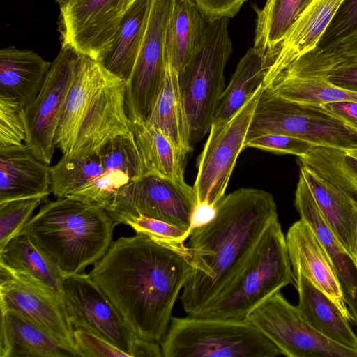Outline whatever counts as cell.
<instances>
[{
  "label": "cell",
  "instance_id": "cell-11",
  "mask_svg": "<svg viewBox=\"0 0 357 357\" xmlns=\"http://www.w3.org/2000/svg\"><path fill=\"white\" fill-rule=\"evenodd\" d=\"M0 308L36 324L72 356H79L74 328L64 301L46 284L1 263Z\"/></svg>",
  "mask_w": 357,
  "mask_h": 357
},
{
  "label": "cell",
  "instance_id": "cell-14",
  "mask_svg": "<svg viewBox=\"0 0 357 357\" xmlns=\"http://www.w3.org/2000/svg\"><path fill=\"white\" fill-rule=\"evenodd\" d=\"M137 0H68L59 6L61 46L99 60L112 47L125 15Z\"/></svg>",
  "mask_w": 357,
  "mask_h": 357
},
{
  "label": "cell",
  "instance_id": "cell-34",
  "mask_svg": "<svg viewBox=\"0 0 357 357\" xmlns=\"http://www.w3.org/2000/svg\"><path fill=\"white\" fill-rule=\"evenodd\" d=\"M262 86L275 95L299 102H357V92L335 87L317 77L277 75Z\"/></svg>",
  "mask_w": 357,
  "mask_h": 357
},
{
  "label": "cell",
  "instance_id": "cell-46",
  "mask_svg": "<svg viewBox=\"0 0 357 357\" xmlns=\"http://www.w3.org/2000/svg\"><path fill=\"white\" fill-rule=\"evenodd\" d=\"M311 52L325 57L331 58H354L357 57V33L340 43L335 48L327 52Z\"/></svg>",
  "mask_w": 357,
  "mask_h": 357
},
{
  "label": "cell",
  "instance_id": "cell-13",
  "mask_svg": "<svg viewBox=\"0 0 357 357\" xmlns=\"http://www.w3.org/2000/svg\"><path fill=\"white\" fill-rule=\"evenodd\" d=\"M80 53L61 46L35 98L25 107L26 144L40 160L50 164L56 131L73 82Z\"/></svg>",
  "mask_w": 357,
  "mask_h": 357
},
{
  "label": "cell",
  "instance_id": "cell-44",
  "mask_svg": "<svg viewBox=\"0 0 357 357\" xmlns=\"http://www.w3.org/2000/svg\"><path fill=\"white\" fill-rule=\"evenodd\" d=\"M246 0H194L207 20L232 17Z\"/></svg>",
  "mask_w": 357,
  "mask_h": 357
},
{
  "label": "cell",
  "instance_id": "cell-36",
  "mask_svg": "<svg viewBox=\"0 0 357 357\" xmlns=\"http://www.w3.org/2000/svg\"><path fill=\"white\" fill-rule=\"evenodd\" d=\"M97 154L101 160L104 172H123L131 181L144 175L142 157L132 132L128 135H121L112 139Z\"/></svg>",
  "mask_w": 357,
  "mask_h": 357
},
{
  "label": "cell",
  "instance_id": "cell-4",
  "mask_svg": "<svg viewBox=\"0 0 357 357\" xmlns=\"http://www.w3.org/2000/svg\"><path fill=\"white\" fill-rule=\"evenodd\" d=\"M116 224L99 206L68 197L46 201L20 233L27 235L63 276L83 273L105 254Z\"/></svg>",
  "mask_w": 357,
  "mask_h": 357
},
{
  "label": "cell",
  "instance_id": "cell-17",
  "mask_svg": "<svg viewBox=\"0 0 357 357\" xmlns=\"http://www.w3.org/2000/svg\"><path fill=\"white\" fill-rule=\"evenodd\" d=\"M292 271L301 272L322 290L350 321L335 270L328 252L311 227L303 219L295 222L285 237Z\"/></svg>",
  "mask_w": 357,
  "mask_h": 357
},
{
  "label": "cell",
  "instance_id": "cell-16",
  "mask_svg": "<svg viewBox=\"0 0 357 357\" xmlns=\"http://www.w3.org/2000/svg\"><path fill=\"white\" fill-rule=\"evenodd\" d=\"M62 291L74 330L91 332L131 357L136 335L89 274L64 276Z\"/></svg>",
  "mask_w": 357,
  "mask_h": 357
},
{
  "label": "cell",
  "instance_id": "cell-1",
  "mask_svg": "<svg viewBox=\"0 0 357 357\" xmlns=\"http://www.w3.org/2000/svg\"><path fill=\"white\" fill-rule=\"evenodd\" d=\"M192 269L188 246L136 234L112 241L89 275L137 337L160 343Z\"/></svg>",
  "mask_w": 357,
  "mask_h": 357
},
{
  "label": "cell",
  "instance_id": "cell-12",
  "mask_svg": "<svg viewBox=\"0 0 357 357\" xmlns=\"http://www.w3.org/2000/svg\"><path fill=\"white\" fill-rule=\"evenodd\" d=\"M198 204L193 186L155 174H144L122 187L107 213L114 222L124 215L141 214L190 230Z\"/></svg>",
  "mask_w": 357,
  "mask_h": 357
},
{
  "label": "cell",
  "instance_id": "cell-38",
  "mask_svg": "<svg viewBox=\"0 0 357 357\" xmlns=\"http://www.w3.org/2000/svg\"><path fill=\"white\" fill-rule=\"evenodd\" d=\"M130 181L123 172L107 171L66 197L97 206L107 211L118 191Z\"/></svg>",
  "mask_w": 357,
  "mask_h": 357
},
{
  "label": "cell",
  "instance_id": "cell-51",
  "mask_svg": "<svg viewBox=\"0 0 357 357\" xmlns=\"http://www.w3.org/2000/svg\"><path fill=\"white\" fill-rule=\"evenodd\" d=\"M354 261L356 262V265H357V252H356V255L354 256V257H353Z\"/></svg>",
  "mask_w": 357,
  "mask_h": 357
},
{
  "label": "cell",
  "instance_id": "cell-19",
  "mask_svg": "<svg viewBox=\"0 0 357 357\" xmlns=\"http://www.w3.org/2000/svg\"><path fill=\"white\" fill-rule=\"evenodd\" d=\"M342 0H312L266 60L263 84L294 60L314 50Z\"/></svg>",
  "mask_w": 357,
  "mask_h": 357
},
{
  "label": "cell",
  "instance_id": "cell-18",
  "mask_svg": "<svg viewBox=\"0 0 357 357\" xmlns=\"http://www.w3.org/2000/svg\"><path fill=\"white\" fill-rule=\"evenodd\" d=\"M294 206L301 218L311 227L328 252L348 308L350 321L357 325V265L327 225L301 174L295 192Z\"/></svg>",
  "mask_w": 357,
  "mask_h": 357
},
{
  "label": "cell",
  "instance_id": "cell-31",
  "mask_svg": "<svg viewBox=\"0 0 357 357\" xmlns=\"http://www.w3.org/2000/svg\"><path fill=\"white\" fill-rule=\"evenodd\" d=\"M298 158L300 165L340 190L357 207V158L344 150L325 146H314Z\"/></svg>",
  "mask_w": 357,
  "mask_h": 357
},
{
  "label": "cell",
  "instance_id": "cell-47",
  "mask_svg": "<svg viewBox=\"0 0 357 357\" xmlns=\"http://www.w3.org/2000/svg\"><path fill=\"white\" fill-rule=\"evenodd\" d=\"M131 357H163V355L159 342L136 336Z\"/></svg>",
  "mask_w": 357,
  "mask_h": 357
},
{
  "label": "cell",
  "instance_id": "cell-28",
  "mask_svg": "<svg viewBox=\"0 0 357 357\" xmlns=\"http://www.w3.org/2000/svg\"><path fill=\"white\" fill-rule=\"evenodd\" d=\"M146 121L161 130L185 155L192 151L178 73L167 62L162 89Z\"/></svg>",
  "mask_w": 357,
  "mask_h": 357
},
{
  "label": "cell",
  "instance_id": "cell-43",
  "mask_svg": "<svg viewBox=\"0 0 357 357\" xmlns=\"http://www.w3.org/2000/svg\"><path fill=\"white\" fill-rule=\"evenodd\" d=\"M79 356L82 357H129L108 341L83 329L74 330Z\"/></svg>",
  "mask_w": 357,
  "mask_h": 357
},
{
  "label": "cell",
  "instance_id": "cell-22",
  "mask_svg": "<svg viewBox=\"0 0 357 357\" xmlns=\"http://www.w3.org/2000/svg\"><path fill=\"white\" fill-rule=\"evenodd\" d=\"M300 174L327 225L343 248L354 257L357 252V207L340 190L308 167L301 165Z\"/></svg>",
  "mask_w": 357,
  "mask_h": 357
},
{
  "label": "cell",
  "instance_id": "cell-3",
  "mask_svg": "<svg viewBox=\"0 0 357 357\" xmlns=\"http://www.w3.org/2000/svg\"><path fill=\"white\" fill-rule=\"evenodd\" d=\"M126 92L124 80L80 54L56 131L54 144L62 156L86 158L112 139L131 133Z\"/></svg>",
  "mask_w": 357,
  "mask_h": 357
},
{
  "label": "cell",
  "instance_id": "cell-39",
  "mask_svg": "<svg viewBox=\"0 0 357 357\" xmlns=\"http://www.w3.org/2000/svg\"><path fill=\"white\" fill-rule=\"evenodd\" d=\"M43 197H29L0 203V252L18 235Z\"/></svg>",
  "mask_w": 357,
  "mask_h": 357
},
{
  "label": "cell",
  "instance_id": "cell-33",
  "mask_svg": "<svg viewBox=\"0 0 357 357\" xmlns=\"http://www.w3.org/2000/svg\"><path fill=\"white\" fill-rule=\"evenodd\" d=\"M302 0H266L257 10L253 47L266 60L282 41L297 18Z\"/></svg>",
  "mask_w": 357,
  "mask_h": 357
},
{
  "label": "cell",
  "instance_id": "cell-37",
  "mask_svg": "<svg viewBox=\"0 0 357 357\" xmlns=\"http://www.w3.org/2000/svg\"><path fill=\"white\" fill-rule=\"evenodd\" d=\"M116 224L129 225L136 234H144L158 243L177 249L186 247L184 242L191 234L190 230L141 214L122 216L116 220Z\"/></svg>",
  "mask_w": 357,
  "mask_h": 357
},
{
  "label": "cell",
  "instance_id": "cell-7",
  "mask_svg": "<svg viewBox=\"0 0 357 357\" xmlns=\"http://www.w3.org/2000/svg\"><path fill=\"white\" fill-rule=\"evenodd\" d=\"M163 357H275L280 349L248 320L172 317Z\"/></svg>",
  "mask_w": 357,
  "mask_h": 357
},
{
  "label": "cell",
  "instance_id": "cell-32",
  "mask_svg": "<svg viewBox=\"0 0 357 357\" xmlns=\"http://www.w3.org/2000/svg\"><path fill=\"white\" fill-rule=\"evenodd\" d=\"M278 75L321 78L335 87L357 92V57L331 58L307 52Z\"/></svg>",
  "mask_w": 357,
  "mask_h": 357
},
{
  "label": "cell",
  "instance_id": "cell-45",
  "mask_svg": "<svg viewBox=\"0 0 357 357\" xmlns=\"http://www.w3.org/2000/svg\"><path fill=\"white\" fill-rule=\"evenodd\" d=\"M320 105L334 116L357 126V102H333Z\"/></svg>",
  "mask_w": 357,
  "mask_h": 357
},
{
  "label": "cell",
  "instance_id": "cell-5",
  "mask_svg": "<svg viewBox=\"0 0 357 357\" xmlns=\"http://www.w3.org/2000/svg\"><path fill=\"white\" fill-rule=\"evenodd\" d=\"M291 283L292 267L286 238L276 218L264 230L236 276L194 317L246 320L257 306Z\"/></svg>",
  "mask_w": 357,
  "mask_h": 357
},
{
  "label": "cell",
  "instance_id": "cell-40",
  "mask_svg": "<svg viewBox=\"0 0 357 357\" xmlns=\"http://www.w3.org/2000/svg\"><path fill=\"white\" fill-rule=\"evenodd\" d=\"M356 33L357 0H342L312 50L330 51Z\"/></svg>",
  "mask_w": 357,
  "mask_h": 357
},
{
  "label": "cell",
  "instance_id": "cell-26",
  "mask_svg": "<svg viewBox=\"0 0 357 357\" xmlns=\"http://www.w3.org/2000/svg\"><path fill=\"white\" fill-rule=\"evenodd\" d=\"M153 0H137L125 15L111 49L98 61L126 82L137 63Z\"/></svg>",
  "mask_w": 357,
  "mask_h": 357
},
{
  "label": "cell",
  "instance_id": "cell-29",
  "mask_svg": "<svg viewBox=\"0 0 357 357\" xmlns=\"http://www.w3.org/2000/svg\"><path fill=\"white\" fill-rule=\"evenodd\" d=\"M0 263L52 289L63 301V275L54 262L26 234L20 233L0 252Z\"/></svg>",
  "mask_w": 357,
  "mask_h": 357
},
{
  "label": "cell",
  "instance_id": "cell-27",
  "mask_svg": "<svg viewBox=\"0 0 357 357\" xmlns=\"http://www.w3.org/2000/svg\"><path fill=\"white\" fill-rule=\"evenodd\" d=\"M129 126L142 157L144 174L185 181L186 155L161 130L144 119L130 121Z\"/></svg>",
  "mask_w": 357,
  "mask_h": 357
},
{
  "label": "cell",
  "instance_id": "cell-25",
  "mask_svg": "<svg viewBox=\"0 0 357 357\" xmlns=\"http://www.w3.org/2000/svg\"><path fill=\"white\" fill-rule=\"evenodd\" d=\"M72 355L45 331L12 311H1L0 357Z\"/></svg>",
  "mask_w": 357,
  "mask_h": 357
},
{
  "label": "cell",
  "instance_id": "cell-15",
  "mask_svg": "<svg viewBox=\"0 0 357 357\" xmlns=\"http://www.w3.org/2000/svg\"><path fill=\"white\" fill-rule=\"evenodd\" d=\"M176 0H153L138 59L126 82L130 121L146 120L162 89L167 67L165 35Z\"/></svg>",
  "mask_w": 357,
  "mask_h": 357
},
{
  "label": "cell",
  "instance_id": "cell-2",
  "mask_svg": "<svg viewBox=\"0 0 357 357\" xmlns=\"http://www.w3.org/2000/svg\"><path fill=\"white\" fill-rule=\"evenodd\" d=\"M216 211L210 222L191 231L187 244L192 269L180 300L190 316L204 310L229 283L268 225L278 218L273 196L252 188L225 195Z\"/></svg>",
  "mask_w": 357,
  "mask_h": 357
},
{
  "label": "cell",
  "instance_id": "cell-35",
  "mask_svg": "<svg viewBox=\"0 0 357 357\" xmlns=\"http://www.w3.org/2000/svg\"><path fill=\"white\" fill-rule=\"evenodd\" d=\"M103 173L97 153L83 158L62 156L56 165L50 166L52 192L54 197H66Z\"/></svg>",
  "mask_w": 357,
  "mask_h": 357
},
{
  "label": "cell",
  "instance_id": "cell-30",
  "mask_svg": "<svg viewBox=\"0 0 357 357\" xmlns=\"http://www.w3.org/2000/svg\"><path fill=\"white\" fill-rule=\"evenodd\" d=\"M265 73L264 56L254 47L249 48L222 92L213 122L225 121L234 116L262 86Z\"/></svg>",
  "mask_w": 357,
  "mask_h": 357
},
{
  "label": "cell",
  "instance_id": "cell-41",
  "mask_svg": "<svg viewBox=\"0 0 357 357\" xmlns=\"http://www.w3.org/2000/svg\"><path fill=\"white\" fill-rule=\"evenodd\" d=\"M27 140L25 106L0 97V148L21 145Z\"/></svg>",
  "mask_w": 357,
  "mask_h": 357
},
{
  "label": "cell",
  "instance_id": "cell-50",
  "mask_svg": "<svg viewBox=\"0 0 357 357\" xmlns=\"http://www.w3.org/2000/svg\"><path fill=\"white\" fill-rule=\"evenodd\" d=\"M68 1V0H56V2L60 6V5L66 3Z\"/></svg>",
  "mask_w": 357,
  "mask_h": 357
},
{
  "label": "cell",
  "instance_id": "cell-21",
  "mask_svg": "<svg viewBox=\"0 0 357 357\" xmlns=\"http://www.w3.org/2000/svg\"><path fill=\"white\" fill-rule=\"evenodd\" d=\"M298 294L302 318L317 331L333 342L357 351V336L333 301L305 275L292 271Z\"/></svg>",
  "mask_w": 357,
  "mask_h": 357
},
{
  "label": "cell",
  "instance_id": "cell-9",
  "mask_svg": "<svg viewBox=\"0 0 357 357\" xmlns=\"http://www.w3.org/2000/svg\"><path fill=\"white\" fill-rule=\"evenodd\" d=\"M262 86L225 121L213 122L199 156L194 183L198 203L216 206L225 190L248 130Z\"/></svg>",
  "mask_w": 357,
  "mask_h": 357
},
{
  "label": "cell",
  "instance_id": "cell-48",
  "mask_svg": "<svg viewBox=\"0 0 357 357\" xmlns=\"http://www.w3.org/2000/svg\"><path fill=\"white\" fill-rule=\"evenodd\" d=\"M216 213V206H212L207 203H198L191 218V231L195 228L210 222L215 218Z\"/></svg>",
  "mask_w": 357,
  "mask_h": 357
},
{
  "label": "cell",
  "instance_id": "cell-24",
  "mask_svg": "<svg viewBox=\"0 0 357 357\" xmlns=\"http://www.w3.org/2000/svg\"><path fill=\"white\" fill-rule=\"evenodd\" d=\"M207 20L194 0H176L166 31L165 56L178 73L200 48Z\"/></svg>",
  "mask_w": 357,
  "mask_h": 357
},
{
  "label": "cell",
  "instance_id": "cell-8",
  "mask_svg": "<svg viewBox=\"0 0 357 357\" xmlns=\"http://www.w3.org/2000/svg\"><path fill=\"white\" fill-rule=\"evenodd\" d=\"M266 134L289 135L316 146L357 149L356 125L320 105L287 100L262 86L245 141Z\"/></svg>",
  "mask_w": 357,
  "mask_h": 357
},
{
  "label": "cell",
  "instance_id": "cell-10",
  "mask_svg": "<svg viewBox=\"0 0 357 357\" xmlns=\"http://www.w3.org/2000/svg\"><path fill=\"white\" fill-rule=\"evenodd\" d=\"M246 320L288 357H357V351L325 337L301 317L280 290L257 306Z\"/></svg>",
  "mask_w": 357,
  "mask_h": 357
},
{
  "label": "cell",
  "instance_id": "cell-23",
  "mask_svg": "<svg viewBox=\"0 0 357 357\" xmlns=\"http://www.w3.org/2000/svg\"><path fill=\"white\" fill-rule=\"evenodd\" d=\"M52 63L29 50L13 46L0 51V97L26 106L37 96Z\"/></svg>",
  "mask_w": 357,
  "mask_h": 357
},
{
  "label": "cell",
  "instance_id": "cell-20",
  "mask_svg": "<svg viewBox=\"0 0 357 357\" xmlns=\"http://www.w3.org/2000/svg\"><path fill=\"white\" fill-rule=\"evenodd\" d=\"M52 192L50 166L38 160L26 143L0 148V203Z\"/></svg>",
  "mask_w": 357,
  "mask_h": 357
},
{
  "label": "cell",
  "instance_id": "cell-49",
  "mask_svg": "<svg viewBox=\"0 0 357 357\" xmlns=\"http://www.w3.org/2000/svg\"><path fill=\"white\" fill-rule=\"evenodd\" d=\"M349 155L357 158V149L345 151Z\"/></svg>",
  "mask_w": 357,
  "mask_h": 357
},
{
  "label": "cell",
  "instance_id": "cell-42",
  "mask_svg": "<svg viewBox=\"0 0 357 357\" xmlns=\"http://www.w3.org/2000/svg\"><path fill=\"white\" fill-rule=\"evenodd\" d=\"M316 146L303 139L280 134H266L245 141L244 149L252 147L280 154L301 157Z\"/></svg>",
  "mask_w": 357,
  "mask_h": 357
},
{
  "label": "cell",
  "instance_id": "cell-6",
  "mask_svg": "<svg viewBox=\"0 0 357 357\" xmlns=\"http://www.w3.org/2000/svg\"><path fill=\"white\" fill-rule=\"evenodd\" d=\"M229 21L227 17L207 20L200 48L178 73L191 150L209 132L225 89L224 71L232 53Z\"/></svg>",
  "mask_w": 357,
  "mask_h": 357
}]
</instances>
